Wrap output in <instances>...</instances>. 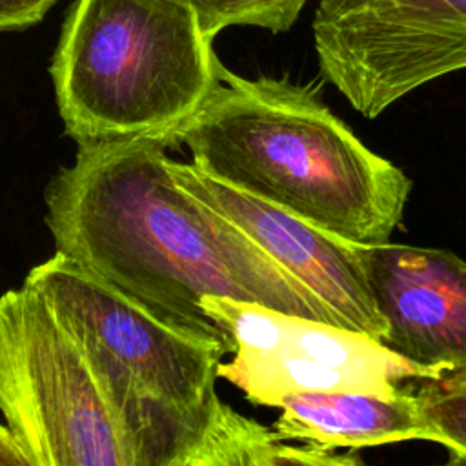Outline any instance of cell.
I'll return each instance as SVG.
<instances>
[{"label":"cell","mask_w":466,"mask_h":466,"mask_svg":"<svg viewBox=\"0 0 466 466\" xmlns=\"http://www.w3.org/2000/svg\"><path fill=\"white\" fill-rule=\"evenodd\" d=\"M175 144V129L80 142L44 193L56 251L200 333L224 339L202 309L204 295L340 326L240 226L173 178L167 149Z\"/></svg>","instance_id":"6da1fadb"},{"label":"cell","mask_w":466,"mask_h":466,"mask_svg":"<svg viewBox=\"0 0 466 466\" xmlns=\"http://www.w3.org/2000/svg\"><path fill=\"white\" fill-rule=\"evenodd\" d=\"M175 133L213 178L346 242L386 244L404 217L410 177L364 146L311 86L222 66Z\"/></svg>","instance_id":"7a4b0ae2"},{"label":"cell","mask_w":466,"mask_h":466,"mask_svg":"<svg viewBox=\"0 0 466 466\" xmlns=\"http://www.w3.org/2000/svg\"><path fill=\"white\" fill-rule=\"evenodd\" d=\"M24 284L80 348L135 464L186 466L218 399L226 340L160 317L60 251Z\"/></svg>","instance_id":"3957f363"},{"label":"cell","mask_w":466,"mask_h":466,"mask_svg":"<svg viewBox=\"0 0 466 466\" xmlns=\"http://www.w3.org/2000/svg\"><path fill=\"white\" fill-rule=\"evenodd\" d=\"M220 69L178 0H75L49 71L64 133L80 144L180 127Z\"/></svg>","instance_id":"277c9868"},{"label":"cell","mask_w":466,"mask_h":466,"mask_svg":"<svg viewBox=\"0 0 466 466\" xmlns=\"http://www.w3.org/2000/svg\"><path fill=\"white\" fill-rule=\"evenodd\" d=\"M0 411L29 466H137L80 348L24 282L0 295Z\"/></svg>","instance_id":"5b68a950"},{"label":"cell","mask_w":466,"mask_h":466,"mask_svg":"<svg viewBox=\"0 0 466 466\" xmlns=\"http://www.w3.org/2000/svg\"><path fill=\"white\" fill-rule=\"evenodd\" d=\"M322 76L366 118L466 69V0H317Z\"/></svg>","instance_id":"8992f818"},{"label":"cell","mask_w":466,"mask_h":466,"mask_svg":"<svg viewBox=\"0 0 466 466\" xmlns=\"http://www.w3.org/2000/svg\"><path fill=\"white\" fill-rule=\"evenodd\" d=\"M169 169L182 187L240 226L280 266L306 284L337 315L342 328L384 339L388 328L366 279L360 244L346 242L220 182L193 162L169 160Z\"/></svg>","instance_id":"52a82bcc"},{"label":"cell","mask_w":466,"mask_h":466,"mask_svg":"<svg viewBox=\"0 0 466 466\" xmlns=\"http://www.w3.org/2000/svg\"><path fill=\"white\" fill-rule=\"evenodd\" d=\"M359 253L388 328L382 342L437 377L466 371V260L390 242Z\"/></svg>","instance_id":"ba28073f"},{"label":"cell","mask_w":466,"mask_h":466,"mask_svg":"<svg viewBox=\"0 0 466 466\" xmlns=\"http://www.w3.org/2000/svg\"><path fill=\"white\" fill-rule=\"evenodd\" d=\"M200 304L222 331L229 353L302 355L386 386H397L404 379H439L433 371L393 351L382 340L360 331L229 297L204 295Z\"/></svg>","instance_id":"9c48e42d"},{"label":"cell","mask_w":466,"mask_h":466,"mask_svg":"<svg viewBox=\"0 0 466 466\" xmlns=\"http://www.w3.org/2000/svg\"><path fill=\"white\" fill-rule=\"evenodd\" d=\"M273 430L282 441L317 444L331 450L368 448L404 441L446 444L411 393L370 391L295 393L284 397Z\"/></svg>","instance_id":"30bf717a"},{"label":"cell","mask_w":466,"mask_h":466,"mask_svg":"<svg viewBox=\"0 0 466 466\" xmlns=\"http://www.w3.org/2000/svg\"><path fill=\"white\" fill-rule=\"evenodd\" d=\"M357 450L339 453L317 444H289L273 428L217 399L186 466H355Z\"/></svg>","instance_id":"8fae6325"},{"label":"cell","mask_w":466,"mask_h":466,"mask_svg":"<svg viewBox=\"0 0 466 466\" xmlns=\"http://www.w3.org/2000/svg\"><path fill=\"white\" fill-rule=\"evenodd\" d=\"M218 377L237 386L244 397L258 406L277 408L295 393L370 391L380 395L397 393V386H386L359 373H351L302 355L235 351L229 362H220Z\"/></svg>","instance_id":"7c38bea8"},{"label":"cell","mask_w":466,"mask_h":466,"mask_svg":"<svg viewBox=\"0 0 466 466\" xmlns=\"http://www.w3.org/2000/svg\"><path fill=\"white\" fill-rule=\"evenodd\" d=\"M193 9L202 33L213 40L231 25H253L271 33L288 31L309 0H178Z\"/></svg>","instance_id":"4fadbf2b"},{"label":"cell","mask_w":466,"mask_h":466,"mask_svg":"<svg viewBox=\"0 0 466 466\" xmlns=\"http://www.w3.org/2000/svg\"><path fill=\"white\" fill-rule=\"evenodd\" d=\"M428 420L446 439L450 464H466V371L428 379L417 391Z\"/></svg>","instance_id":"5bb4252c"},{"label":"cell","mask_w":466,"mask_h":466,"mask_svg":"<svg viewBox=\"0 0 466 466\" xmlns=\"http://www.w3.org/2000/svg\"><path fill=\"white\" fill-rule=\"evenodd\" d=\"M56 0H0V31L25 29L44 18Z\"/></svg>","instance_id":"9a60e30c"},{"label":"cell","mask_w":466,"mask_h":466,"mask_svg":"<svg viewBox=\"0 0 466 466\" xmlns=\"http://www.w3.org/2000/svg\"><path fill=\"white\" fill-rule=\"evenodd\" d=\"M0 466H29L9 428L0 422Z\"/></svg>","instance_id":"2e32d148"}]
</instances>
